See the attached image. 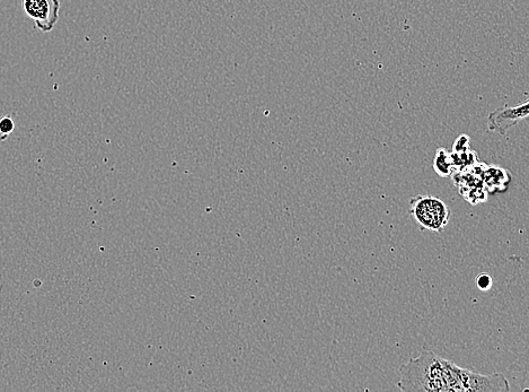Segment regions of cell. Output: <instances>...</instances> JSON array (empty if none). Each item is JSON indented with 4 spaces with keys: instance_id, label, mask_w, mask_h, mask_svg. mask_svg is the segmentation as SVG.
<instances>
[{
    "instance_id": "1",
    "label": "cell",
    "mask_w": 529,
    "mask_h": 392,
    "mask_svg": "<svg viewBox=\"0 0 529 392\" xmlns=\"http://www.w3.org/2000/svg\"><path fill=\"white\" fill-rule=\"evenodd\" d=\"M399 389L405 392H507L509 381L502 373L481 374L458 367L431 351L401 365Z\"/></svg>"
},
{
    "instance_id": "2",
    "label": "cell",
    "mask_w": 529,
    "mask_h": 392,
    "mask_svg": "<svg viewBox=\"0 0 529 392\" xmlns=\"http://www.w3.org/2000/svg\"><path fill=\"white\" fill-rule=\"evenodd\" d=\"M410 213L421 228L432 232H443L452 211L442 199L430 195H418L410 200Z\"/></svg>"
},
{
    "instance_id": "3",
    "label": "cell",
    "mask_w": 529,
    "mask_h": 392,
    "mask_svg": "<svg viewBox=\"0 0 529 392\" xmlns=\"http://www.w3.org/2000/svg\"><path fill=\"white\" fill-rule=\"evenodd\" d=\"M23 10L39 31L49 33L59 21L60 0H23Z\"/></svg>"
},
{
    "instance_id": "4",
    "label": "cell",
    "mask_w": 529,
    "mask_h": 392,
    "mask_svg": "<svg viewBox=\"0 0 529 392\" xmlns=\"http://www.w3.org/2000/svg\"><path fill=\"white\" fill-rule=\"evenodd\" d=\"M529 115V100L526 99L523 103L516 107L506 106L496 109L491 112L488 117V129L490 132L498 133L506 136L509 130L526 119Z\"/></svg>"
},
{
    "instance_id": "5",
    "label": "cell",
    "mask_w": 529,
    "mask_h": 392,
    "mask_svg": "<svg viewBox=\"0 0 529 392\" xmlns=\"http://www.w3.org/2000/svg\"><path fill=\"white\" fill-rule=\"evenodd\" d=\"M481 178L489 195L506 193L511 182L510 172L499 165H484Z\"/></svg>"
},
{
    "instance_id": "6",
    "label": "cell",
    "mask_w": 529,
    "mask_h": 392,
    "mask_svg": "<svg viewBox=\"0 0 529 392\" xmlns=\"http://www.w3.org/2000/svg\"><path fill=\"white\" fill-rule=\"evenodd\" d=\"M434 170L442 178L451 177L455 172L451 152H448L444 147L437 148L434 159Z\"/></svg>"
},
{
    "instance_id": "7",
    "label": "cell",
    "mask_w": 529,
    "mask_h": 392,
    "mask_svg": "<svg viewBox=\"0 0 529 392\" xmlns=\"http://www.w3.org/2000/svg\"><path fill=\"white\" fill-rule=\"evenodd\" d=\"M451 159L455 171H462L472 168L473 165L480 162L478 159V154H476V152L473 150L463 153L451 152Z\"/></svg>"
},
{
    "instance_id": "8",
    "label": "cell",
    "mask_w": 529,
    "mask_h": 392,
    "mask_svg": "<svg viewBox=\"0 0 529 392\" xmlns=\"http://www.w3.org/2000/svg\"><path fill=\"white\" fill-rule=\"evenodd\" d=\"M15 130V123L12 116L7 115L0 118V142H5Z\"/></svg>"
},
{
    "instance_id": "9",
    "label": "cell",
    "mask_w": 529,
    "mask_h": 392,
    "mask_svg": "<svg viewBox=\"0 0 529 392\" xmlns=\"http://www.w3.org/2000/svg\"><path fill=\"white\" fill-rule=\"evenodd\" d=\"M472 150L471 148V137L469 135L462 134L455 139L453 145V152L463 153Z\"/></svg>"
},
{
    "instance_id": "10",
    "label": "cell",
    "mask_w": 529,
    "mask_h": 392,
    "mask_svg": "<svg viewBox=\"0 0 529 392\" xmlns=\"http://www.w3.org/2000/svg\"><path fill=\"white\" fill-rule=\"evenodd\" d=\"M492 285V277L489 274H480V276L476 278V286H478L481 291H489Z\"/></svg>"
}]
</instances>
